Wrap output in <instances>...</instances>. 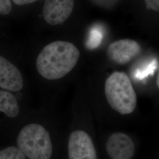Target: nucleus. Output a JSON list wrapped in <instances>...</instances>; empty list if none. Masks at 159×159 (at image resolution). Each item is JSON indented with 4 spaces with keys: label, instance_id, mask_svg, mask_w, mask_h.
<instances>
[{
    "label": "nucleus",
    "instance_id": "obj_1",
    "mask_svg": "<svg viewBox=\"0 0 159 159\" xmlns=\"http://www.w3.org/2000/svg\"><path fill=\"white\" fill-rule=\"evenodd\" d=\"M80 56L79 49L73 43L56 41L43 48L37 58L36 67L44 79H60L75 67Z\"/></svg>",
    "mask_w": 159,
    "mask_h": 159
},
{
    "label": "nucleus",
    "instance_id": "obj_15",
    "mask_svg": "<svg viewBox=\"0 0 159 159\" xmlns=\"http://www.w3.org/2000/svg\"><path fill=\"white\" fill-rule=\"evenodd\" d=\"M159 75L158 74V75H157V80H156V84L157 85V87L159 88Z\"/></svg>",
    "mask_w": 159,
    "mask_h": 159
},
{
    "label": "nucleus",
    "instance_id": "obj_7",
    "mask_svg": "<svg viewBox=\"0 0 159 159\" xmlns=\"http://www.w3.org/2000/svg\"><path fill=\"white\" fill-rule=\"evenodd\" d=\"M142 47L134 40L123 39L114 41L108 46L107 56L114 63L124 65L138 56Z\"/></svg>",
    "mask_w": 159,
    "mask_h": 159
},
{
    "label": "nucleus",
    "instance_id": "obj_12",
    "mask_svg": "<svg viewBox=\"0 0 159 159\" xmlns=\"http://www.w3.org/2000/svg\"><path fill=\"white\" fill-rule=\"evenodd\" d=\"M12 10L11 0H0V14L6 16L9 14Z\"/></svg>",
    "mask_w": 159,
    "mask_h": 159
},
{
    "label": "nucleus",
    "instance_id": "obj_5",
    "mask_svg": "<svg viewBox=\"0 0 159 159\" xmlns=\"http://www.w3.org/2000/svg\"><path fill=\"white\" fill-rule=\"evenodd\" d=\"M106 150L110 159H133L135 144L130 137L123 133H114L106 143Z\"/></svg>",
    "mask_w": 159,
    "mask_h": 159
},
{
    "label": "nucleus",
    "instance_id": "obj_3",
    "mask_svg": "<svg viewBox=\"0 0 159 159\" xmlns=\"http://www.w3.org/2000/svg\"><path fill=\"white\" fill-rule=\"evenodd\" d=\"M17 144L29 159H51L53 154L50 133L39 124L31 123L24 127L19 133Z\"/></svg>",
    "mask_w": 159,
    "mask_h": 159
},
{
    "label": "nucleus",
    "instance_id": "obj_6",
    "mask_svg": "<svg viewBox=\"0 0 159 159\" xmlns=\"http://www.w3.org/2000/svg\"><path fill=\"white\" fill-rule=\"evenodd\" d=\"M74 0H46L43 8V16L51 25L62 24L72 14Z\"/></svg>",
    "mask_w": 159,
    "mask_h": 159
},
{
    "label": "nucleus",
    "instance_id": "obj_8",
    "mask_svg": "<svg viewBox=\"0 0 159 159\" xmlns=\"http://www.w3.org/2000/svg\"><path fill=\"white\" fill-rule=\"evenodd\" d=\"M24 81L17 67L0 56V87L8 91L18 92L23 88Z\"/></svg>",
    "mask_w": 159,
    "mask_h": 159
},
{
    "label": "nucleus",
    "instance_id": "obj_11",
    "mask_svg": "<svg viewBox=\"0 0 159 159\" xmlns=\"http://www.w3.org/2000/svg\"><path fill=\"white\" fill-rule=\"evenodd\" d=\"M102 39V33L97 29H93L90 33V40L89 41V46L91 48L96 47L98 46Z\"/></svg>",
    "mask_w": 159,
    "mask_h": 159
},
{
    "label": "nucleus",
    "instance_id": "obj_13",
    "mask_svg": "<svg viewBox=\"0 0 159 159\" xmlns=\"http://www.w3.org/2000/svg\"><path fill=\"white\" fill-rule=\"evenodd\" d=\"M148 7L155 11H159V0H145Z\"/></svg>",
    "mask_w": 159,
    "mask_h": 159
},
{
    "label": "nucleus",
    "instance_id": "obj_9",
    "mask_svg": "<svg viewBox=\"0 0 159 159\" xmlns=\"http://www.w3.org/2000/svg\"><path fill=\"white\" fill-rule=\"evenodd\" d=\"M0 112L11 118L16 117L20 112L16 98L9 91L0 90Z\"/></svg>",
    "mask_w": 159,
    "mask_h": 159
},
{
    "label": "nucleus",
    "instance_id": "obj_4",
    "mask_svg": "<svg viewBox=\"0 0 159 159\" xmlns=\"http://www.w3.org/2000/svg\"><path fill=\"white\" fill-rule=\"evenodd\" d=\"M68 159H98L96 148L88 133L82 130L72 132L67 146Z\"/></svg>",
    "mask_w": 159,
    "mask_h": 159
},
{
    "label": "nucleus",
    "instance_id": "obj_14",
    "mask_svg": "<svg viewBox=\"0 0 159 159\" xmlns=\"http://www.w3.org/2000/svg\"><path fill=\"white\" fill-rule=\"evenodd\" d=\"M12 1L17 5L23 6V5H26V4L33 3L39 0H12Z\"/></svg>",
    "mask_w": 159,
    "mask_h": 159
},
{
    "label": "nucleus",
    "instance_id": "obj_2",
    "mask_svg": "<svg viewBox=\"0 0 159 159\" xmlns=\"http://www.w3.org/2000/svg\"><path fill=\"white\" fill-rule=\"evenodd\" d=\"M104 92L109 105L121 114L131 113L136 107V93L129 76L123 72L116 71L108 77Z\"/></svg>",
    "mask_w": 159,
    "mask_h": 159
},
{
    "label": "nucleus",
    "instance_id": "obj_10",
    "mask_svg": "<svg viewBox=\"0 0 159 159\" xmlns=\"http://www.w3.org/2000/svg\"><path fill=\"white\" fill-rule=\"evenodd\" d=\"M0 159H26V157L18 148L10 146L0 150Z\"/></svg>",
    "mask_w": 159,
    "mask_h": 159
}]
</instances>
